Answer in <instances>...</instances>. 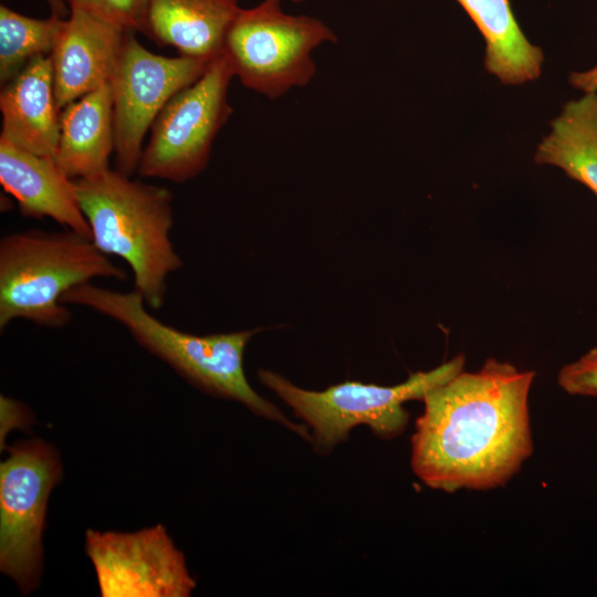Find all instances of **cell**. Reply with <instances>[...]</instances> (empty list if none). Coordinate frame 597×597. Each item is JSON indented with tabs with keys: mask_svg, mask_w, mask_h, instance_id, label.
I'll return each instance as SVG.
<instances>
[{
	"mask_svg": "<svg viewBox=\"0 0 597 597\" xmlns=\"http://www.w3.org/2000/svg\"><path fill=\"white\" fill-rule=\"evenodd\" d=\"M534 370L489 358L429 390L411 436V469L447 493L504 486L533 452Z\"/></svg>",
	"mask_w": 597,
	"mask_h": 597,
	"instance_id": "1",
	"label": "cell"
},
{
	"mask_svg": "<svg viewBox=\"0 0 597 597\" xmlns=\"http://www.w3.org/2000/svg\"><path fill=\"white\" fill-rule=\"evenodd\" d=\"M62 303L91 308L124 326L149 353L197 388L241 402L258 416L285 426L311 441L307 427L291 421L250 386L243 368L248 342L256 331L195 335L163 323L146 308L135 289L123 293L84 283L67 291Z\"/></svg>",
	"mask_w": 597,
	"mask_h": 597,
	"instance_id": "2",
	"label": "cell"
},
{
	"mask_svg": "<svg viewBox=\"0 0 597 597\" xmlns=\"http://www.w3.org/2000/svg\"><path fill=\"white\" fill-rule=\"evenodd\" d=\"M117 169L75 180L91 240L130 266L135 290L153 310L164 306L169 274L182 266L170 240L174 196L163 186L132 179Z\"/></svg>",
	"mask_w": 597,
	"mask_h": 597,
	"instance_id": "3",
	"label": "cell"
},
{
	"mask_svg": "<svg viewBox=\"0 0 597 597\" xmlns=\"http://www.w3.org/2000/svg\"><path fill=\"white\" fill-rule=\"evenodd\" d=\"M97 277L119 281L124 269L72 230H27L0 241V329L15 320L60 328L71 321L62 297Z\"/></svg>",
	"mask_w": 597,
	"mask_h": 597,
	"instance_id": "4",
	"label": "cell"
},
{
	"mask_svg": "<svg viewBox=\"0 0 597 597\" xmlns=\"http://www.w3.org/2000/svg\"><path fill=\"white\" fill-rule=\"evenodd\" d=\"M464 362L463 354H459L431 370L411 374L395 386L345 381L322 391L302 389L265 369H260L258 376L307 425L314 449L326 453L346 441L349 431L360 425L381 439L400 436L409 421L404 404L422 400L429 390L464 370Z\"/></svg>",
	"mask_w": 597,
	"mask_h": 597,
	"instance_id": "5",
	"label": "cell"
},
{
	"mask_svg": "<svg viewBox=\"0 0 597 597\" xmlns=\"http://www.w3.org/2000/svg\"><path fill=\"white\" fill-rule=\"evenodd\" d=\"M337 38L322 20L292 15L281 0L240 9L224 39L223 54L247 88L275 100L306 86L316 74L315 49Z\"/></svg>",
	"mask_w": 597,
	"mask_h": 597,
	"instance_id": "6",
	"label": "cell"
},
{
	"mask_svg": "<svg viewBox=\"0 0 597 597\" xmlns=\"http://www.w3.org/2000/svg\"><path fill=\"white\" fill-rule=\"evenodd\" d=\"M233 77L222 53L170 98L151 125L136 171L140 177L181 184L207 167L212 144L232 113L228 96Z\"/></svg>",
	"mask_w": 597,
	"mask_h": 597,
	"instance_id": "7",
	"label": "cell"
},
{
	"mask_svg": "<svg viewBox=\"0 0 597 597\" xmlns=\"http://www.w3.org/2000/svg\"><path fill=\"white\" fill-rule=\"evenodd\" d=\"M8 450L0 464V569L27 594L41 577L48 499L62 465L57 451L39 439Z\"/></svg>",
	"mask_w": 597,
	"mask_h": 597,
	"instance_id": "8",
	"label": "cell"
},
{
	"mask_svg": "<svg viewBox=\"0 0 597 597\" xmlns=\"http://www.w3.org/2000/svg\"><path fill=\"white\" fill-rule=\"evenodd\" d=\"M211 61L159 55L128 31L109 78L113 100L116 169L137 171L144 140L164 106L195 83Z\"/></svg>",
	"mask_w": 597,
	"mask_h": 597,
	"instance_id": "9",
	"label": "cell"
},
{
	"mask_svg": "<svg viewBox=\"0 0 597 597\" xmlns=\"http://www.w3.org/2000/svg\"><path fill=\"white\" fill-rule=\"evenodd\" d=\"M85 552L103 597H188L196 587L160 524L130 533L87 530Z\"/></svg>",
	"mask_w": 597,
	"mask_h": 597,
	"instance_id": "10",
	"label": "cell"
},
{
	"mask_svg": "<svg viewBox=\"0 0 597 597\" xmlns=\"http://www.w3.org/2000/svg\"><path fill=\"white\" fill-rule=\"evenodd\" d=\"M127 32L82 10H70L50 54L61 111L109 82Z\"/></svg>",
	"mask_w": 597,
	"mask_h": 597,
	"instance_id": "11",
	"label": "cell"
},
{
	"mask_svg": "<svg viewBox=\"0 0 597 597\" xmlns=\"http://www.w3.org/2000/svg\"><path fill=\"white\" fill-rule=\"evenodd\" d=\"M0 184L17 200L24 218H49L91 239L75 180L60 168L54 157L33 154L0 137Z\"/></svg>",
	"mask_w": 597,
	"mask_h": 597,
	"instance_id": "12",
	"label": "cell"
},
{
	"mask_svg": "<svg viewBox=\"0 0 597 597\" xmlns=\"http://www.w3.org/2000/svg\"><path fill=\"white\" fill-rule=\"evenodd\" d=\"M1 138L41 156L54 157L60 137L50 55L32 60L0 93Z\"/></svg>",
	"mask_w": 597,
	"mask_h": 597,
	"instance_id": "13",
	"label": "cell"
},
{
	"mask_svg": "<svg viewBox=\"0 0 597 597\" xmlns=\"http://www.w3.org/2000/svg\"><path fill=\"white\" fill-rule=\"evenodd\" d=\"M240 9L238 0H148L140 33L180 55L212 61Z\"/></svg>",
	"mask_w": 597,
	"mask_h": 597,
	"instance_id": "14",
	"label": "cell"
},
{
	"mask_svg": "<svg viewBox=\"0 0 597 597\" xmlns=\"http://www.w3.org/2000/svg\"><path fill=\"white\" fill-rule=\"evenodd\" d=\"M115 148L109 83L85 94L61 111L55 161L73 180L102 174Z\"/></svg>",
	"mask_w": 597,
	"mask_h": 597,
	"instance_id": "15",
	"label": "cell"
},
{
	"mask_svg": "<svg viewBox=\"0 0 597 597\" xmlns=\"http://www.w3.org/2000/svg\"><path fill=\"white\" fill-rule=\"evenodd\" d=\"M485 41L484 66L505 85L540 77L544 60L541 48L523 33L510 0H457Z\"/></svg>",
	"mask_w": 597,
	"mask_h": 597,
	"instance_id": "16",
	"label": "cell"
},
{
	"mask_svg": "<svg viewBox=\"0 0 597 597\" xmlns=\"http://www.w3.org/2000/svg\"><path fill=\"white\" fill-rule=\"evenodd\" d=\"M551 127L537 146L535 163L561 168L597 197V91L566 103Z\"/></svg>",
	"mask_w": 597,
	"mask_h": 597,
	"instance_id": "17",
	"label": "cell"
},
{
	"mask_svg": "<svg viewBox=\"0 0 597 597\" xmlns=\"http://www.w3.org/2000/svg\"><path fill=\"white\" fill-rule=\"evenodd\" d=\"M64 19H35L0 6V83L14 78L32 60L50 55Z\"/></svg>",
	"mask_w": 597,
	"mask_h": 597,
	"instance_id": "18",
	"label": "cell"
},
{
	"mask_svg": "<svg viewBox=\"0 0 597 597\" xmlns=\"http://www.w3.org/2000/svg\"><path fill=\"white\" fill-rule=\"evenodd\" d=\"M71 9L82 10L119 25L142 32L148 0H65Z\"/></svg>",
	"mask_w": 597,
	"mask_h": 597,
	"instance_id": "19",
	"label": "cell"
},
{
	"mask_svg": "<svg viewBox=\"0 0 597 597\" xmlns=\"http://www.w3.org/2000/svg\"><path fill=\"white\" fill-rule=\"evenodd\" d=\"M557 384L568 395L597 397V347L563 366Z\"/></svg>",
	"mask_w": 597,
	"mask_h": 597,
	"instance_id": "20",
	"label": "cell"
},
{
	"mask_svg": "<svg viewBox=\"0 0 597 597\" xmlns=\"http://www.w3.org/2000/svg\"><path fill=\"white\" fill-rule=\"evenodd\" d=\"M0 443L1 450H3V443L8 433L15 428L25 429L32 423V416L28 407L6 396L0 397Z\"/></svg>",
	"mask_w": 597,
	"mask_h": 597,
	"instance_id": "21",
	"label": "cell"
},
{
	"mask_svg": "<svg viewBox=\"0 0 597 597\" xmlns=\"http://www.w3.org/2000/svg\"><path fill=\"white\" fill-rule=\"evenodd\" d=\"M569 83L585 93L597 91V65L586 72H575L569 75Z\"/></svg>",
	"mask_w": 597,
	"mask_h": 597,
	"instance_id": "22",
	"label": "cell"
},
{
	"mask_svg": "<svg viewBox=\"0 0 597 597\" xmlns=\"http://www.w3.org/2000/svg\"><path fill=\"white\" fill-rule=\"evenodd\" d=\"M50 10L51 14H55L60 18H63L66 13V2L65 0H45Z\"/></svg>",
	"mask_w": 597,
	"mask_h": 597,
	"instance_id": "23",
	"label": "cell"
},
{
	"mask_svg": "<svg viewBox=\"0 0 597 597\" xmlns=\"http://www.w3.org/2000/svg\"><path fill=\"white\" fill-rule=\"evenodd\" d=\"M291 1L300 3V2H303V1H306V0H291Z\"/></svg>",
	"mask_w": 597,
	"mask_h": 597,
	"instance_id": "24",
	"label": "cell"
}]
</instances>
